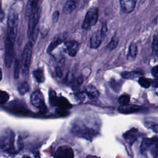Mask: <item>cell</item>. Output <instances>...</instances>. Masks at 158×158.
<instances>
[{"mask_svg": "<svg viewBox=\"0 0 158 158\" xmlns=\"http://www.w3.org/2000/svg\"><path fill=\"white\" fill-rule=\"evenodd\" d=\"M39 0H28L26 8H25V16L29 17L31 12L37 7V4Z\"/></svg>", "mask_w": 158, "mask_h": 158, "instance_id": "ac0fdd59", "label": "cell"}, {"mask_svg": "<svg viewBox=\"0 0 158 158\" xmlns=\"http://www.w3.org/2000/svg\"><path fill=\"white\" fill-rule=\"evenodd\" d=\"M41 14V8L40 7H36L35 9L31 12L29 16V22L28 27V36L32 33V32L38 27V21Z\"/></svg>", "mask_w": 158, "mask_h": 158, "instance_id": "52a82bcc", "label": "cell"}, {"mask_svg": "<svg viewBox=\"0 0 158 158\" xmlns=\"http://www.w3.org/2000/svg\"><path fill=\"white\" fill-rule=\"evenodd\" d=\"M18 27V14L14 9L9 11L7 20V34L5 41H9L15 43L17 33Z\"/></svg>", "mask_w": 158, "mask_h": 158, "instance_id": "7a4b0ae2", "label": "cell"}, {"mask_svg": "<svg viewBox=\"0 0 158 158\" xmlns=\"http://www.w3.org/2000/svg\"><path fill=\"white\" fill-rule=\"evenodd\" d=\"M33 74L36 80L38 83H43L44 81V76L43 69H37L33 72Z\"/></svg>", "mask_w": 158, "mask_h": 158, "instance_id": "7402d4cb", "label": "cell"}, {"mask_svg": "<svg viewBox=\"0 0 158 158\" xmlns=\"http://www.w3.org/2000/svg\"><path fill=\"white\" fill-rule=\"evenodd\" d=\"M130 98L128 94H122L118 98V102L120 104H121V105H125V104H129Z\"/></svg>", "mask_w": 158, "mask_h": 158, "instance_id": "484cf974", "label": "cell"}, {"mask_svg": "<svg viewBox=\"0 0 158 158\" xmlns=\"http://www.w3.org/2000/svg\"><path fill=\"white\" fill-rule=\"evenodd\" d=\"M0 6H1V1H0Z\"/></svg>", "mask_w": 158, "mask_h": 158, "instance_id": "8d00e7d4", "label": "cell"}, {"mask_svg": "<svg viewBox=\"0 0 158 158\" xmlns=\"http://www.w3.org/2000/svg\"><path fill=\"white\" fill-rule=\"evenodd\" d=\"M20 69V66H19V63L17 60H15V65H14V77L15 78H17L19 75V70Z\"/></svg>", "mask_w": 158, "mask_h": 158, "instance_id": "d6a6232c", "label": "cell"}, {"mask_svg": "<svg viewBox=\"0 0 158 158\" xmlns=\"http://www.w3.org/2000/svg\"><path fill=\"white\" fill-rule=\"evenodd\" d=\"M49 101L53 106H57L60 109H67L72 107L70 103L64 98L58 97L54 91L51 90L49 93Z\"/></svg>", "mask_w": 158, "mask_h": 158, "instance_id": "5b68a950", "label": "cell"}, {"mask_svg": "<svg viewBox=\"0 0 158 158\" xmlns=\"http://www.w3.org/2000/svg\"><path fill=\"white\" fill-rule=\"evenodd\" d=\"M157 73H158V67H157V65H156L152 69L151 73L153 75V77H154V78H156L157 77Z\"/></svg>", "mask_w": 158, "mask_h": 158, "instance_id": "e575fe53", "label": "cell"}, {"mask_svg": "<svg viewBox=\"0 0 158 158\" xmlns=\"http://www.w3.org/2000/svg\"><path fill=\"white\" fill-rule=\"evenodd\" d=\"M138 83L141 86L144 88H148L151 85L152 81L150 79L146 78L145 77H140L138 79Z\"/></svg>", "mask_w": 158, "mask_h": 158, "instance_id": "cb8c5ba5", "label": "cell"}, {"mask_svg": "<svg viewBox=\"0 0 158 158\" xmlns=\"http://www.w3.org/2000/svg\"><path fill=\"white\" fill-rule=\"evenodd\" d=\"M53 1H54V0H53Z\"/></svg>", "mask_w": 158, "mask_h": 158, "instance_id": "74e56055", "label": "cell"}, {"mask_svg": "<svg viewBox=\"0 0 158 158\" xmlns=\"http://www.w3.org/2000/svg\"><path fill=\"white\" fill-rule=\"evenodd\" d=\"M138 54V48L135 43H132L128 48V53L127 55L128 60H133L134 59Z\"/></svg>", "mask_w": 158, "mask_h": 158, "instance_id": "d6986e66", "label": "cell"}, {"mask_svg": "<svg viewBox=\"0 0 158 158\" xmlns=\"http://www.w3.org/2000/svg\"><path fill=\"white\" fill-rule=\"evenodd\" d=\"M157 50H158V39L157 35H155L153 38L152 41V51L155 53L156 55L157 54Z\"/></svg>", "mask_w": 158, "mask_h": 158, "instance_id": "4dcf8cb0", "label": "cell"}, {"mask_svg": "<svg viewBox=\"0 0 158 158\" xmlns=\"http://www.w3.org/2000/svg\"><path fill=\"white\" fill-rule=\"evenodd\" d=\"M14 135L11 130H7L4 135H2L0 138V146L2 149L8 152H12L14 148Z\"/></svg>", "mask_w": 158, "mask_h": 158, "instance_id": "8992f818", "label": "cell"}, {"mask_svg": "<svg viewBox=\"0 0 158 158\" xmlns=\"http://www.w3.org/2000/svg\"><path fill=\"white\" fill-rule=\"evenodd\" d=\"M9 98V94L6 91L0 90V103L1 104H5Z\"/></svg>", "mask_w": 158, "mask_h": 158, "instance_id": "83f0119b", "label": "cell"}, {"mask_svg": "<svg viewBox=\"0 0 158 158\" xmlns=\"http://www.w3.org/2000/svg\"><path fill=\"white\" fill-rule=\"evenodd\" d=\"M144 125L145 126L149 128V129H152L154 131H155L156 133H157V124L155 123L154 122H144Z\"/></svg>", "mask_w": 158, "mask_h": 158, "instance_id": "f546056e", "label": "cell"}, {"mask_svg": "<svg viewBox=\"0 0 158 158\" xmlns=\"http://www.w3.org/2000/svg\"><path fill=\"white\" fill-rule=\"evenodd\" d=\"M137 0H120L122 10L124 13H130L133 10Z\"/></svg>", "mask_w": 158, "mask_h": 158, "instance_id": "5bb4252c", "label": "cell"}, {"mask_svg": "<svg viewBox=\"0 0 158 158\" xmlns=\"http://www.w3.org/2000/svg\"><path fill=\"white\" fill-rule=\"evenodd\" d=\"M57 158H72L74 157L73 151L71 147L66 145L59 146L54 153Z\"/></svg>", "mask_w": 158, "mask_h": 158, "instance_id": "9c48e42d", "label": "cell"}, {"mask_svg": "<svg viewBox=\"0 0 158 158\" xmlns=\"http://www.w3.org/2000/svg\"><path fill=\"white\" fill-rule=\"evenodd\" d=\"M142 107L137 105H132L130 104H125V105H121L119 107L118 110L122 114H131V113H135L137 112H139L142 109Z\"/></svg>", "mask_w": 158, "mask_h": 158, "instance_id": "4fadbf2b", "label": "cell"}, {"mask_svg": "<svg viewBox=\"0 0 158 158\" xmlns=\"http://www.w3.org/2000/svg\"><path fill=\"white\" fill-rule=\"evenodd\" d=\"M59 12L58 11H55L52 15V20L53 22H56L58 19H59Z\"/></svg>", "mask_w": 158, "mask_h": 158, "instance_id": "836d02e7", "label": "cell"}, {"mask_svg": "<svg viewBox=\"0 0 158 158\" xmlns=\"http://www.w3.org/2000/svg\"><path fill=\"white\" fill-rule=\"evenodd\" d=\"M33 44L29 41L28 42L23 49L22 56V73L25 75H27L29 72V69L30 67L32 50H33Z\"/></svg>", "mask_w": 158, "mask_h": 158, "instance_id": "3957f363", "label": "cell"}, {"mask_svg": "<svg viewBox=\"0 0 158 158\" xmlns=\"http://www.w3.org/2000/svg\"><path fill=\"white\" fill-rule=\"evenodd\" d=\"M139 136V133L138 131V130L135 128L130 129L123 135L124 139L130 145L133 144L135 143V141L137 139Z\"/></svg>", "mask_w": 158, "mask_h": 158, "instance_id": "7c38bea8", "label": "cell"}, {"mask_svg": "<svg viewBox=\"0 0 158 158\" xmlns=\"http://www.w3.org/2000/svg\"><path fill=\"white\" fill-rule=\"evenodd\" d=\"M64 50L70 57H75L79 49V44L75 41H67L64 43Z\"/></svg>", "mask_w": 158, "mask_h": 158, "instance_id": "30bf717a", "label": "cell"}, {"mask_svg": "<svg viewBox=\"0 0 158 158\" xmlns=\"http://www.w3.org/2000/svg\"><path fill=\"white\" fill-rule=\"evenodd\" d=\"M141 75V73L136 71H125L122 72L121 76L124 79H133Z\"/></svg>", "mask_w": 158, "mask_h": 158, "instance_id": "ffe728a7", "label": "cell"}, {"mask_svg": "<svg viewBox=\"0 0 158 158\" xmlns=\"http://www.w3.org/2000/svg\"><path fill=\"white\" fill-rule=\"evenodd\" d=\"M65 38H66V36L65 35L60 34L55 36L47 48L48 53V54L51 53L52 51L55 48H56L59 45H60L62 43H63L65 41Z\"/></svg>", "mask_w": 158, "mask_h": 158, "instance_id": "9a60e30c", "label": "cell"}, {"mask_svg": "<svg viewBox=\"0 0 158 158\" xmlns=\"http://www.w3.org/2000/svg\"><path fill=\"white\" fill-rule=\"evenodd\" d=\"M85 93L92 101L96 100L99 96V93L98 89L94 86L91 85H88L85 87Z\"/></svg>", "mask_w": 158, "mask_h": 158, "instance_id": "2e32d148", "label": "cell"}, {"mask_svg": "<svg viewBox=\"0 0 158 158\" xmlns=\"http://www.w3.org/2000/svg\"><path fill=\"white\" fill-rule=\"evenodd\" d=\"M153 140H154V138H144L142 141V143H141V151L142 152H144L146 151H147L152 143L153 142Z\"/></svg>", "mask_w": 158, "mask_h": 158, "instance_id": "44dd1931", "label": "cell"}, {"mask_svg": "<svg viewBox=\"0 0 158 158\" xmlns=\"http://www.w3.org/2000/svg\"><path fill=\"white\" fill-rule=\"evenodd\" d=\"M64 64V61L62 60V62H60L59 63V65L56 67V75L58 77H61L62 76V73H63V70H62V66L63 65V64Z\"/></svg>", "mask_w": 158, "mask_h": 158, "instance_id": "1f68e13d", "label": "cell"}, {"mask_svg": "<svg viewBox=\"0 0 158 158\" xmlns=\"http://www.w3.org/2000/svg\"><path fill=\"white\" fill-rule=\"evenodd\" d=\"M106 35L101 30L99 31L95 32L90 38V41H89L90 48L92 49L98 48L100 46Z\"/></svg>", "mask_w": 158, "mask_h": 158, "instance_id": "8fae6325", "label": "cell"}, {"mask_svg": "<svg viewBox=\"0 0 158 158\" xmlns=\"http://www.w3.org/2000/svg\"><path fill=\"white\" fill-rule=\"evenodd\" d=\"M29 85L27 81H23L18 87V90L21 94H24L29 91Z\"/></svg>", "mask_w": 158, "mask_h": 158, "instance_id": "d4e9b609", "label": "cell"}, {"mask_svg": "<svg viewBox=\"0 0 158 158\" xmlns=\"http://www.w3.org/2000/svg\"><path fill=\"white\" fill-rule=\"evenodd\" d=\"M118 38L117 37V36L114 35L112 36V38H111L110 42L108 43L107 46V48L110 50L112 51L113 49H114L118 45Z\"/></svg>", "mask_w": 158, "mask_h": 158, "instance_id": "603a6c76", "label": "cell"}, {"mask_svg": "<svg viewBox=\"0 0 158 158\" xmlns=\"http://www.w3.org/2000/svg\"><path fill=\"white\" fill-rule=\"evenodd\" d=\"M98 19V9L96 7L90 8L86 14L81 27L83 29L88 30L94 26Z\"/></svg>", "mask_w": 158, "mask_h": 158, "instance_id": "277c9868", "label": "cell"}, {"mask_svg": "<svg viewBox=\"0 0 158 158\" xmlns=\"http://www.w3.org/2000/svg\"><path fill=\"white\" fill-rule=\"evenodd\" d=\"M110 85L112 87V88L116 92L120 91L122 86V85L120 84L118 81H115V80H112L110 81Z\"/></svg>", "mask_w": 158, "mask_h": 158, "instance_id": "4316f807", "label": "cell"}, {"mask_svg": "<svg viewBox=\"0 0 158 158\" xmlns=\"http://www.w3.org/2000/svg\"><path fill=\"white\" fill-rule=\"evenodd\" d=\"M2 73L1 70L0 69V81H1V80L2 79Z\"/></svg>", "mask_w": 158, "mask_h": 158, "instance_id": "d590c367", "label": "cell"}, {"mask_svg": "<svg viewBox=\"0 0 158 158\" xmlns=\"http://www.w3.org/2000/svg\"><path fill=\"white\" fill-rule=\"evenodd\" d=\"M31 102L36 107L38 108L42 112H44L46 110V106L45 105L44 96L42 93L40 91H35L32 93L31 95Z\"/></svg>", "mask_w": 158, "mask_h": 158, "instance_id": "ba28073f", "label": "cell"}, {"mask_svg": "<svg viewBox=\"0 0 158 158\" xmlns=\"http://www.w3.org/2000/svg\"><path fill=\"white\" fill-rule=\"evenodd\" d=\"M83 77L82 75H80L78 77H77L75 80H74V82H73V88H78L83 82Z\"/></svg>", "mask_w": 158, "mask_h": 158, "instance_id": "f1b7e54d", "label": "cell"}, {"mask_svg": "<svg viewBox=\"0 0 158 158\" xmlns=\"http://www.w3.org/2000/svg\"><path fill=\"white\" fill-rule=\"evenodd\" d=\"M72 133L78 137L92 141L98 135V132L93 128H89L81 122H75L71 127Z\"/></svg>", "mask_w": 158, "mask_h": 158, "instance_id": "6da1fadb", "label": "cell"}, {"mask_svg": "<svg viewBox=\"0 0 158 158\" xmlns=\"http://www.w3.org/2000/svg\"><path fill=\"white\" fill-rule=\"evenodd\" d=\"M78 0H67L64 6L63 11L65 14L71 13L77 7Z\"/></svg>", "mask_w": 158, "mask_h": 158, "instance_id": "e0dca14e", "label": "cell"}]
</instances>
